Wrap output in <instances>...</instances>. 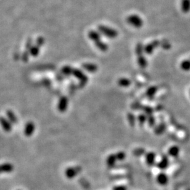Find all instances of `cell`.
Here are the masks:
<instances>
[{
  "label": "cell",
  "mask_w": 190,
  "mask_h": 190,
  "mask_svg": "<svg viewBox=\"0 0 190 190\" xmlns=\"http://www.w3.org/2000/svg\"><path fill=\"white\" fill-rule=\"evenodd\" d=\"M98 30L101 35L110 39H114L117 38L119 34L118 31L116 30L103 25H99Z\"/></svg>",
  "instance_id": "cell-1"
},
{
  "label": "cell",
  "mask_w": 190,
  "mask_h": 190,
  "mask_svg": "<svg viewBox=\"0 0 190 190\" xmlns=\"http://www.w3.org/2000/svg\"><path fill=\"white\" fill-rule=\"evenodd\" d=\"M126 22L129 24L136 28H140L143 25V21L136 14H132L126 18Z\"/></svg>",
  "instance_id": "cell-2"
},
{
  "label": "cell",
  "mask_w": 190,
  "mask_h": 190,
  "mask_svg": "<svg viewBox=\"0 0 190 190\" xmlns=\"http://www.w3.org/2000/svg\"><path fill=\"white\" fill-rule=\"evenodd\" d=\"M72 74L74 75L75 77H76L79 80H80V84H79V85H80L81 88L84 87L88 82V77L85 75L84 73L80 69H74Z\"/></svg>",
  "instance_id": "cell-3"
},
{
  "label": "cell",
  "mask_w": 190,
  "mask_h": 190,
  "mask_svg": "<svg viewBox=\"0 0 190 190\" xmlns=\"http://www.w3.org/2000/svg\"><path fill=\"white\" fill-rule=\"evenodd\" d=\"M161 45V41L159 40H154L152 42L147 44L144 46V52L147 54H151L154 49Z\"/></svg>",
  "instance_id": "cell-4"
},
{
  "label": "cell",
  "mask_w": 190,
  "mask_h": 190,
  "mask_svg": "<svg viewBox=\"0 0 190 190\" xmlns=\"http://www.w3.org/2000/svg\"><path fill=\"white\" fill-rule=\"evenodd\" d=\"M68 104H69L68 98L66 97H62L58 103L57 109L59 110V111L61 113L66 112L68 107Z\"/></svg>",
  "instance_id": "cell-5"
},
{
  "label": "cell",
  "mask_w": 190,
  "mask_h": 190,
  "mask_svg": "<svg viewBox=\"0 0 190 190\" xmlns=\"http://www.w3.org/2000/svg\"><path fill=\"white\" fill-rule=\"evenodd\" d=\"M0 125L3 130L6 132H10L12 130V125L11 122L4 117H0Z\"/></svg>",
  "instance_id": "cell-6"
},
{
  "label": "cell",
  "mask_w": 190,
  "mask_h": 190,
  "mask_svg": "<svg viewBox=\"0 0 190 190\" xmlns=\"http://www.w3.org/2000/svg\"><path fill=\"white\" fill-rule=\"evenodd\" d=\"M35 126L34 123L32 122H28L25 125V129H24L25 135L27 137L31 136L35 131Z\"/></svg>",
  "instance_id": "cell-7"
},
{
  "label": "cell",
  "mask_w": 190,
  "mask_h": 190,
  "mask_svg": "<svg viewBox=\"0 0 190 190\" xmlns=\"http://www.w3.org/2000/svg\"><path fill=\"white\" fill-rule=\"evenodd\" d=\"M88 35V38L94 43H96L101 40V34L98 31L91 30L89 31Z\"/></svg>",
  "instance_id": "cell-8"
},
{
  "label": "cell",
  "mask_w": 190,
  "mask_h": 190,
  "mask_svg": "<svg viewBox=\"0 0 190 190\" xmlns=\"http://www.w3.org/2000/svg\"><path fill=\"white\" fill-rule=\"evenodd\" d=\"M82 66L84 70L90 73L96 72L98 69V67L97 66V65L92 64V63H84Z\"/></svg>",
  "instance_id": "cell-9"
},
{
  "label": "cell",
  "mask_w": 190,
  "mask_h": 190,
  "mask_svg": "<svg viewBox=\"0 0 190 190\" xmlns=\"http://www.w3.org/2000/svg\"><path fill=\"white\" fill-rule=\"evenodd\" d=\"M137 62L138 66L141 69H145L148 66V61L143 55L138 56Z\"/></svg>",
  "instance_id": "cell-10"
},
{
  "label": "cell",
  "mask_w": 190,
  "mask_h": 190,
  "mask_svg": "<svg viewBox=\"0 0 190 190\" xmlns=\"http://www.w3.org/2000/svg\"><path fill=\"white\" fill-rule=\"evenodd\" d=\"M181 9L185 14H187L190 11V0H182Z\"/></svg>",
  "instance_id": "cell-11"
},
{
  "label": "cell",
  "mask_w": 190,
  "mask_h": 190,
  "mask_svg": "<svg viewBox=\"0 0 190 190\" xmlns=\"http://www.w3.org/2000/svg\"><path fill=\"white\" fill-rule=\"evenodd\" d=\"M118 85L120 86V87H129L130 86L131 84H132V82L131 80H130V79L127 78H119V80H118Z\"/></svg>",
  "instance_id": "cell-12"
},
{
  "label": "cell",
  "mask_w": 190,
  "mask_h": 190,
  "mask_svg": "<svg viewBox=\"0 0 190 190\" xmlns=\"http://www.w3.org/2000/svg\"><path fill=\"white\" fill-rule=\"evenodd\" d=\"M168 154L173 157H177L180 154V148L177 146H173L169 148Z\"/></svg>",
  "instance_id": "cell-13"
},
{
  "label": "cell",
  "mask_w": 190,
  "mask_h": 190,
  "mask_svg": "<svg viewBox=\"0 0 190 190\" xmlns=\"http://www.w3.org/2000/svg\"><path fill=\"white\" fill-rule=\"evenodd\" d=\"M94 44H95V46H97V48L103 52H106L109 48L107 44L103 42L101 40L96 43H94Z\"/></svg>",
  "instance_id": "cell-14"
},
{
  "label": "cell",
  "mask_w": 190,
  "mask_h": 190,
  "mask_svg": "<svg viewBox=\"0 0 190 190\" xmlns=\"http://www.w3.org/2000/svg\"><path fill=\"white\" fill-rule=\"evenodd\" d=\"M6 116L9 120L13 124H16L18 122V118L15 116V114L11 110H8L6 111Z\"/></svg>",
  "instance_id": "cell-15"
},
{
  "label": "cell",
  "mask_w": 190,
  "mask_h": 190,
  "mask_svg": "<svg viewBox=\"0 0 190 190\" xmlns=\"http://www.w3.org/2000/svg\"><path fill=\"white\" fill-rule=\"evenodd\" d=\"M157 181L160 185H164L168 182V177L165 173H160L157 177Z\"/></svg>",
  "instance_id": "cell-16"
},
{
  "label": "cell",
  "mask_w": 190,
  "mask_h": 190,
  "mask_svg": "<svg viewBox=\"0 0 190 190\" xmlns=\"http://www.w3.org/2000/svg\"><path fill=\"white\" fill-rule=\"evenodd\" d=\"M155 158H156V154L154 152H148V154H146V162L149 165H152L155 161Z\"/></svg>",
  "instance_id": "cell-17"
},
{
  "label": "cell",
  "mask_w": 190,
  "mask_h": 190,
  "mask_svg": "<svg viewBox=\"0 0 190 190\" xmlns=\"http://www.w3.org/2000/svg\"><path fill=\"white\" fill-rule=\"evenodd\" d=\"M165 129H166L165 124L164 123H161V124H159V125L156 126L154 132L157 135H161L164 132Z\"/></svg>",
  "instance_id": "cell-18"
},
{
  "label": "cell",
  "mask_w": 190,
  "mask_h": 190,
  "mask_svg": "<svg viewBox=\"0 0 190 190\" xmlns=\"http://www.w3.org/2000/svg\"><path fill=\"white\" fill-rule=\"evenodd\" d=\"M180 67L183 71L188 72L190 70V60L186 59L181 62Z\"/></svg>",
  "instance_id": "cell-19"
},
{
  "label": "cell",
  "mask_w": 190,
  "mask_h": 190,
  "mask_svg": "<svg viewBox=\"0 0 190 190\" xmlns=\"http://www.w3.org/2000/svg\"><path fill=\"white\" fill-rule=\"evenodd\" d=\"M169 165V159L167 156H164L158 163V167L160 169H165Z\"/></svg>",
  "instance_id": "cell-20"
},
{
  "label": "cell",
  "mask_w": 190,
  "mask_h": 190,
  "mask_svg": "<svg viewBox=\"0 0 190 190\" xmlns=\"http://www.w3.org/2000/svg\"><path fill=\"white\" fill-rule=\"evenodd\" d=\"M137 120L141 126H143L145 123L148 120V116L145 114H139L137 117Z\"/></svg>",
  "instance_id": "cell-21"
},
{
  "label": "cell",
  "mask_w": 190,
  "mask_h": 190,
  "mask_svg": "<svg viewBox=\"0 0 190 190\" xmlns=\"http://www.w3.org/2000/svg\"><path fill=\"white\" fill-rule=\"evenodd\" d=\"M135 52L138 56L142 55V53L144 52V46L141 43H139L136 44V48H135Z\"/></svg>",
  "instance_id": "cell-22"
},
{
  "label": "cell",
  "mask_w": 190,
  "mask_h": 190,
  "mask_svg": "<svg viewBox=\"0 0 190 190\" xmlns=\"http://www.w3.org/2000/svg\"><path fill=\"white\" fill-rule=\"evenodd\" d=\"M157 87L152 86V87H149V88L147 90L146 94V95H147V96H148V97L151 98V97H152L154 96L155 94H156V92H157Z\"/></svg>",
  "instance_id": "cell-23"
},
{
  "label": "cell",
  "mask_w": 190,
  "mask_h": 190,
  "mask_svg": "<svg viewBox=\"0 0 190 190\" xmlns=\"http://www.w3.org/2000/svg\"><path fill=\"white\" fill-rule=\"evenodd\" d=\"M127 120L131 126H134L136 123V117L135 115L131 113H128L127 114Z\"/></svg>",
  "instance_id": "cell-24"
},
{
  "label": "cell",
  "mask_w": 190,
  "mask_h": 190,
  "mask_svg": "<svg viewBox=\"0 0 190 190\" xmlns=\"http://www.w3.org/2000/svg\"><path fill=\"white\" fill-rule=\"evenodd\" d=\"M73 70H74V69L72 67H71L69 66H64V67H62L61 72L63 74L65 75H70L72 74Z\"/></svg>",
  "instance_id": "cell-25"
},
{
  "label": "cell",
  "mask_w": 190,
  "mask_h": 190,
  "mask_svg": "<svg viewBox=\"0 0 190 190\" xmlns=\"http://www.w3.org/2000/svg\"><path fill=\"white\" fill-rule=\"evenodd\" d=\"M39 53H40V47H38L37 45L33 46L32 47H31V48L30 50V54L34 57L37 56Z\"/></svg>",
  "instance_id": "cell-26"
},
{
  "label": "cell",
  "mask_w": 190,
  "mask_h": 190,
  "mask_svg": "<svg viewBox=\"0 0 190 190\" xmlns=\"http://www.w3.org/2000/svg\"><path fill=\"white\" fill-rule=\"evenodd\" d=\"M143 110L145 111V114L148 117L150 116H152V113H153V109L151 107L149 106H145L143 107Z\"/></svg>",
  "instance_id": "cell-27"
},
{
  "label": "cell",
  "mask_w": 190,
  "mask_h": 190,
  "mask_svg": "<svg viewBox=\"0 0 190 190\" xmlns=\"http://www.w3.org/2000/svg\"><path fill=\"white\" fill-rule=\"evenodd\" d=\"M147 122H148V123L149 126H151V127H152V126H154V125H155V123H156L155 118L154 117V116H153L152 115L148 117V120H147Z\"/></svg>",
  "instance_id": "cell-28"
},
{
  "label": "cell",
  "mask_w": 190,
  "mask_h": 190,
  "mask_svg": "<svg viewBox=\"0 0 190 190\" xmlns=\"http://www.w3.org/2000/svg\"><path fill=\"white\" fill-rule=\"evenodd\" d=\"M116 158V156L115 155H110L107 158V164L109 165H113V164L115 162Z\"/></svg>",
  "instance_id": "cell-29"
},
{
  "label": "cell",
  "mask_w": 190,
  "mask_h": 190,
  "mask_svg": "<svg viewBox=\"0 0 190 190\" xmlns=\"http://www.w3.org/2000/svg\"><path fill=\"white\" fill-rule=\"evenodd\" d=\"M161 46L162 48L165 50H168L170 48V43L167 40H164L161 42Z\"/></svg>",
  "instance_id": "cell-30"
},
{
  "label": "cell",
  "mask_w": 190,
  "mask_h": 190,
  "mask_svg": "<svg viewBox=\"0 0 190 190\" xmlns=\"http://www.w3.org/2000/svg\"><path fill=\"white\" fill-rule=\"evenodd\" d=\"M44 43V38L43 37H39L36 41V45L38 47L42 46Z\"/></svg>",
  "instance_id": "cell-31"
},
{
  "label": "cell",
  "mask_w": 190,
  "mask_h": 190,
  "mask_svg": "<svg viewBox=\"0 0 190 190\" xmlns=\"http://www.w3.org/2000/svg\"><path fill=\"white\" fill-rule=\"evenodd\" d=\"M32 40H31V38H28L26 42V46H25V48L27 49V51H28L30 52V50L31 48V47H32Z\"/></svg>",
  "instance_id": "cell-32"
},
{
  "label": "cell",
  "mask_w": 190,
  "mask_h": 190,
  "mask_svg": "<svg viewBox=\"0 0 190 190\" xmlns=\"http://www.w3.org/2000/svg\"><path fill=\"white\" fill-rule=\"evenodd\" d=\"M29 54H30V52L28 51H25L23 54H22V61L24 62H27L28 60V57H29Z\"/></svg>",
  "instance_id": "cell-33"
},
{
  "label": "cell",
  "mask_w": 190,
  "mask_h": 190,
  "mask_svg": "<svg viewBox=\"0 0 190 190\" xmlns=\"http://www.w3.org/2000/svg\"><path fill=\"white\" fill-rule=\"evenodd\" d=\"M116 156V157L117 158V159H118L119 160H122V159H123V158L125 157V154H124L123 152H120L117 153Z\"/></svg>",
  "instance_id": "cell-34"
}]
</instances>
